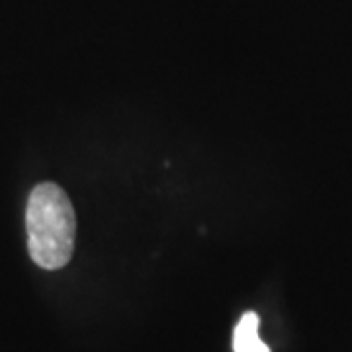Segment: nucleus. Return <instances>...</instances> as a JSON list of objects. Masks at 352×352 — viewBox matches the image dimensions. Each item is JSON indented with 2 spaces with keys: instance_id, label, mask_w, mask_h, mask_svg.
I'll use <instances>...</instances> for the list:
<instances>
[{
  "instance_id": "f257e3e1",
  "label": "nucleus",
  "mask_w": 352,
  "mask_h": 352,
  "mask_svg": "<svg viewBox=\"0 0 352 352\" xmlns=\"http://www.w3.org/2000/svg\"><path fill=\"white\" fill-rule=\"evenodd\" d=\"M28 249L32 261L57 270L71 261L75 251L76 217L65 190L53 182H43L32 190L25 208Z\"/></svg>"
},
{
  "instance_id": "f03ea898",
  "label": "nucleus",
  "mask_w": 352,
  "mask_h": 352,
  "mask_svg": "<svg viewBox=\"0 0 352 352\" xmlns=\"http://www.w3.org/2000/svg\"><path fill=\"white\" fill-rule=\"evenodd\" d=\"M233 351L235 352H270L258 337V315L245 314L233 333Z\"/></svg>"
}]
</instances>
